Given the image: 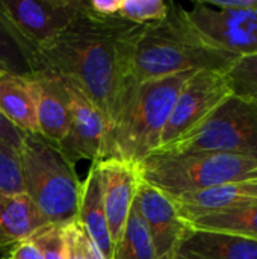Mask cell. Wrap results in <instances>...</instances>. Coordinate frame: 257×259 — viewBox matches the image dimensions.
Segmentation results:
<instances>
[{
    "mask_svg": "<svg viewBox=\"0 0 257 259\" xmlns=\"http://www.w3.org/2000/svg\"><path fill=\"white\" fill-rule=\"evenodd\" d=\"M194 73H179L135 85L105 138L100 159L117 158L139 167L159 147L177 96Z\"/></svg>",
    "mask_w": 257,
    "mask_h": 259,
    "instance_id": "obj_3",
    "label": "cell"
},
{
    "mask_svg": "<svg viewBox=\"0 0 257 259\" xmlns=\"http://www.w3.org/2000/svg\"><path fill=\"white\" fill-rule=\"evenodd\" d=\"M79 222L82 228L86 231V234L89 235V238L92 240V243L97 246L103 258H115V246L112 243L108 220H106L97 161L92 162L86 179L82 182Z\"/></svg>",
    "mask_w": 257,
    "mask_h": 259,
    "instance_id": "obj_18",
    "label": "cell"
},
{
    "mask_svg": "<svg viewBox=\"0 0 257 259\" xmlns=\"http://www.w3.org/2000/svg\"><path fill=\"white\" fill-rule=\"evenodd\" d=\"M26 194L50 225L65 228L79 220L82 182L67 155L38 134H26L18 153Z\"/></svg>",
    "mask_w": 257,
    "mask_h": 259,
    "instance_id": "obj_4",
    "label": "cell"
},
{
    "mask_svg": "<svg viewBox=\"0 0 257 259\" xmlns=\"http://www.w3.org/2000/svg\"><path fill=\"white\" fill-rule=\"evenodd\" d=\"M8 259H42L39 250L35 247V244L29 240L24 241L18 246H15L9 253H8Z\"/></svg>",
    "mask_w": 257,
    "mask_h": 259,
    "instance_id": "obj_29",
    "label": "cell"
},
{
    "mask_svg": "<svg viewBox=\"0 0 257 259\" xmlns=\"http://www.w3.org/2000/svg\"><path fill=\"white\" fill-rule=\"evenodd\" d=\"M76 6L74 21L55 42L38 50V56L44 74L73 82L92 100L108 135L135 88L130 61L142 24L120 15L95 17L85 12L79 0Z\"/></svg>",
    "mask_w": 257,
    "mask_h": 259,
    "instance_id": "obj_1",
    "label": "cell"
},
{
    "mask_svg": "<svg viewBox=\"0 0 257 259\" xmlns=\"http://www.w3.org/2000/svg\"><path fill=\"white\" fill-rule=\"evenodd\" d=\"M227 153L257 159V100L230 94L195 129L151 155Z\"/></svg>",
    "mask_w": 257,
    "mask_h": 259,
    "instance_id": "obj_6",
    "label": "cell"
},
{
    "mask_svg": "<svg viewBox=\"0 0 257 259\" xmlns=\"http://www.w3.org/2000/svg\"><path fill=\"white\" fill-rule=\"evenodd\" d=\"M62 82L70 100L71 123L68 135L59 144V149L73 164L82 159L98 161L106 135L105 120L92 100L79 87L67 79H62Z\"/></svg>",
    "mask_w": 257,
    "mask_h": 259,
    "instance_id": "obj_11",
    "label": "cell"
},
{
    "mask_svg": "<svg viewBox=\"0 0 257 259\" xmlns=\"http://www.w3.org/2000/svg\"><path fill=\"white\" fill-rule=\"evenodd\" d=\"M42 259H65L64 228L50 225L30 238Z\"/></svg>",
    "mask_w": 257,
    "mask_h": 259,
    "instance_id": "obj_26",
    "label": "cell"
},
{
    "mask_svg": "<svg viewBox=\"0 0 257 259\" xmlns=\"http://www.w3.org/2000/svg\"><path fill=\"white\" fill-rule=\"evenodd\" d=\"M0 73L38 79L44 74L38 50L20 33L0 8Z\"/></svg>",
    "mask_w": 257,
    "mask_h": 259,
    "instance_id": "obj_19",
    "label": "cell"
},
{
    "mask_svg": "<svg viewBox=\"0 0 257 259\" xmlns=\"http://www.w3.org/2000/svg\"><path fill=\"white\" fill-rule=\"evenodd\" d=\"M174 259H257V241L189 226Z\"/></svg>",
    "mask_w": 257,
    "mask_h": 259,
    "instance_id": "obj_15",
    "label": "cell"
},
{
    "mask_svg": "<svg viewBox=\"0 0 257 259\" xmlns=\"http://www.w3.org/2000/svg\"><path fill=\"white\" fill-rule=\"evenodd\" d=\"M24 137L26 134L8 121L6 117L0 112V143L20 153L24 146Z\"/></svg>",
    "mask_w": 257,
    "mask_h": 259,
    "instance_id": "obj_27",
    "label": "cell"
},
{
    "mask_svg": "<svg viewBox=\"0 0 257 259\" xmlns=\"http://www.w3.org/2000/svg\"><path fill=\"white\" fill-rule=\"evenodd\" d=\"M114 259H158L147 226L132 206L123 238L115 246Z\"/></svg>",
    "mask_w": 257,
    "mask_h": 259,
    "instance_id": "obj_21",
    "label": "cell"
},
{
    "mask_svg": "<svg viewBox=\"0 0 257 259\" xmlns=\"http://www.w3.org/2000/svg\"><path fill=\"white\" fill-rule=\"evenodd\" d=\"M0 8L36 50L55 42L79 14L76 0H0Z\"/></svg>",
    "mask_w": 257,
    "mask_h": 259,
    "instance_id": "obj_9",
    "label": "cell"
},
{
    "mask_svg": "<svg viewBox=\"0 0 257 259\" xmlns=\"http://www.w3.org/2000/svg\"><path fill=\"white\" fill-rule=\"evenodd\" d=\"M97 165L106 220L112 243L117 246L123 238L141 176L136 165L117 158L100 159Z\"/></svg>",
    "mask_w": 257,
    "mask_h": 259,
    "instance_id": "obj_12",
    "label": "cell"
},
{
    "mask_svg": "<svg viewBox=\"0 0 257 259\" xmlns=\"http://www.w3.org/2000/svg\"><path fill=\"white\" fill-rule=\"evenodd\" d=\"M238 59V55L209 42L188 11L171 2L165 18L142 24L132 52L130 76L138 85L186 71L227 73Z\"/></svg>",
    "mask_w": 257,
    "mask_h": 259,
    "instance_id": "obj_2",
    "label": "cell"
},
{
    "mask_svg": "<svg viewBox=\"0 0 257 259\" xmlns=\"http://www.w3.org/2000/svg\"><path fill=\"white\" fill-rule=\"evenodd\" d=\"M50 226L48 220L26 194H0V255L29 241Z\"/></svg>",
    "mask_w": 257,
    "mask_h": 259,
    "instance_id": "obj_13",
    "label": "cell"
},
{
    "mask_svg": "<svg viewBox=\"0 0 257 259\" xmlns=\"http://www.w3.org/2000/svg\"><path fill=\"white\" fill-rule=\"evenodd\" d=\"M232 94L257 100V55L239 58L226 73Z\"/></svg>",
    "mask_w": 257,
    "mask_h": 259,
    "instance_id": "obj_22",
    "label": "cell"
},
{
    "mask_svg": "<svg viewBox=\"0 0 257 259\" xmlns=\"http://www.w3.org/2000/svg\"><path fill=\"white\" fill-rule=\"evenodd\" d=\"M133 208L147 226L158 259H174L183 235L189 229V225L182 219L174 202L141 179Z\"/></svg>",
    "mask_w": 257,
    "mask_h": 259,
    "instance_id": "obj_10",
    "label": "cell"
},
{
    "mask_svg": "<svg viewBox=\"0 0 257 259\" xmlns=\"http://www.w3.org/2000/svg\"><path fill=\"white\" fill-rule=\"evenodd\" d=\"M139 176L168 197H179L257 178V159L227 153L150 155Z\"/></svg>",
    "mask_w": 257,
    "mask_h": 259,
    "instance_id": "obj_5",
    "label": "cell"
},
{
    "mask_svg": "<svg viewBox=\"0 0 257 259\" xmlns=\"http://www.w3.org/2000/svg\"><path fill=\"white\" fill-rule=\"evenodd\" d=\"M64 240L65 259H105L79 220L64 228Z\"/></svg>",
    "mask_w": 257,
    "mask_h": 259,
    "instance_id": "obj_25",
    "label": "cell"
},
{
    "mask_svg": "<svg viewBox=\"0 0 257 259\" xmlns=\"http://www.w3.org/2000/svg\"><path fill=\"white\" fill-rule=\"evenodd\" d=\"M170 3L164 0H123L118 15L136 23L148 24L167 17Z\"/></svg>",
    "mask_w": 257,
    "mask_h": 259,
    "instance_id": "obj_23",
    "label": "cell"
},
{
    "mask_svg": "<svg viewBox=\"0 0 257 259\" xmlns=\"http://www.w3.org/2000/svg\"><path fill=\"white\" fill-rule=\"evenodd\" d=\"M188 15L214 46L242 56L257 55V11L226 6L220 0L195 2Z\"/></svg>",
    "mask_w": 257,
    "mask_h": 259,
    "instance_id": "obj_8",
    "label": "cell"
},
{
    "mask_svg": "<svg viewBox=\"0 0 257 259\" xmlns=\"http://www.w3.org/2000/svg\"><path fill=\"white\" fill-rule=\"evenodd\" d=\"M26 193L18 153L0 143V194Z\"/></svg>",
    "mask_w": 257,
    "mask_h": 259,
    "instance_id": "obj_24",
    "label": "cell"
},
{
    "mask_svg": "<svg viewBox=\"0 0 257 259\" xmlns=\"http://www.w3.org/2000/svg\"><path fill=\"white\" fill-rule=\"evenodd\" d=\"M226 6H233V8H247V9H254L257 11V0H220Z\"/></svg>",
    "mask_w": 257,
    "mask_h": 259,
    "instance_id": "obj_30",
    "label": "cell"
},
{
    "mask_svg": "<svg viewBox=\"0 0 257 259\" xmlns=\"http://www.w3.org/2000/svg\"><path fill=\"white\" fill-rule=\"evenodd\" d=\"M38 82L0 73V112L24 134H38Z\"/></svg>",
    "mask_w": 257,
    "mask_h": 259,
    "instance_id": "obj_17",
    "label": "cell"
},
{
    "mask_svg": "<svg viewBox=\"0 0 257 259\" xmlns=\"http://www.w3.org/2000/svg\"><path fill=\"white\" fill-rule=\"evenodd\" d=\"M230 94L232 90L226 73L211 70L195 71L179 93L156 150L176 143L195 129Z\"/></svg>",
    "mask_w": 257,
    "mask_h": 259,
    "instance_id": "obj_7",
    "label": "cell"
},
{
    "mask_svg": "<svg viewBox=\"0 0 257 259\" xmlns=\"http://www.w3.org/2000/svg\"><path fill=\"white\" fill-rule=\"evenodd\" d=\"M38 82V135L44 140L61 144L70 131L71 112L65 85L61 77L42 74Z\"/></svg>",
    "mask_w": 257,
    "mask_h": 259,
    "instance_id": "obj_16",
    "label": "cell"
},
{
    "mask_svg": "<svg viewBox=\"0 0 257 259\" xmlns=\"http://www.w3.org/2000/svg\"><path fill=\"white\" fill-rule=\"evenodd\" d=\"M123 0H79L80 8L95 17H115L120 12Z\"/></svg>",
    "mask_w": 257,
    "mask_h": 259,
    "instance_id": "obj_28",
    "label": "cell"
},
{
    "mask_svg": "<svg viewBox=\"0 0 257 259\" xmlns=\"http://www.w3.org/2000/svg\"><path fill=\"white\" fill-rule=\"evenodd\" d=\"M186 223L195 229L227 232L257 241V205L203 214L188 220Z\"/></svg>",
    "mask_w": 257,
    "mask_h": 259,
    "instance_id": "obj_20",
    "label": "cell"
},
{
    "mask_svg": "<svg viewBox=\"0 0 257 259\" xmlns=\"http://www.w3.org/2000/svg\"><path fill=\"white\" fill-rule=\"evenodd\" d=\"M170 199L185 222L209 212L254 206L257 205V178Z\"/></svg>",
    "mask_w": 257,
    "mask_h": 259,
    "instance_id": "obj_14",
    "label": "cell"
}]
</instances>
